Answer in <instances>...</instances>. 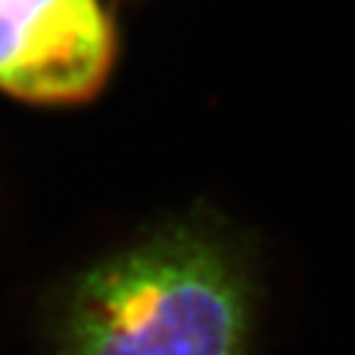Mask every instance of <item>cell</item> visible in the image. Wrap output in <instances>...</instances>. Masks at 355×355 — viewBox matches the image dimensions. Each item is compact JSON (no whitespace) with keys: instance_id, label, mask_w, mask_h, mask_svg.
Instances as JSON below:
<instances>
[{"instance_id":"2","label":"cell","mask_w":355,"mask_h":355,"mask_svg":"<svg viewBox=\"0 0 355 355\" xmlns=\"http://www.w3.org/2000/svg\"><path fill=\"white\" fill-rule=\"evenodd\" d=\"M114 58V21L101 0H0V89L13 98L85 103Z\"/></svg>"},{"instance_id":"1","label":"cell","mask_w":355,"mask_h":355,"mask_svg":"<svg viewBox=\"0 0 355 355\" xmlns=\"http://www.w3.org/2000/svg\"><path fill=\"white\" fill-rule=\"evenodd\" d=\"M250 297L203 232L168 229L105 258L71 292L64 355H245Z\"/></svg>"}]
</instances>
